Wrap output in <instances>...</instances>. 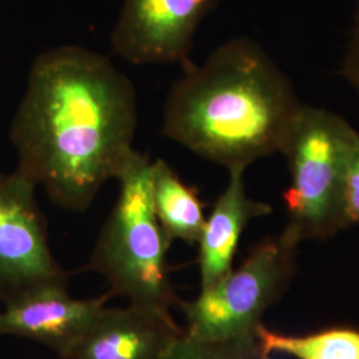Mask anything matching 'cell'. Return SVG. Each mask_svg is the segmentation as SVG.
Returning a JSON list of instances; mask_svg holds the SVG:
<instances>
[{
  "instance_id": "obj_8",
  "label": "cell",
  "mask_w": 359,
  "mask_h": 359,
  "mask_svg": "<svg viewBox=\"0 0 359 359\" xmlns=\"http://www.w3.org/2000/svg\"><path fill=\"white\" fill-rule=\"evenodd\" d=\"M111 294L76 299L67 283L31 290L6 304L0 311V337L13 335L50 347L60 358L88 330Z\"/></svg>"
},
{
  "instance_id": "obj_12",
  "label": "cell",
  "mask_w": 359,
  "mask_h": 359,
  "mask_svg": "<svg viewBox=\"0 0 359 359\" xmlns=\"http://www.w3.org/2000/svg\"><path fill=\"white\" fill-rule=\"evenodd\" d=\"M256 338L265 354H285L294 359H359V330L334 327L318 333L290 335L269 330L262 323Z\"/></svg>"
},
{
  "instance_id": "obj_11",
  "label": "cell",
  "mask_w": 359,
  "mask_h": 359,
  "mask_svg": "<svg viewBox=\"0 0 359 359\" xmlns=\"http://www.w3.org/2000/svg\"><path fill=\"white\" fill-rule=\"evenodd\" d=\"M151 175L154 212L168 238L198 244L206 221L198 191L185 184L163 158L151 164Z\"/></svg>"
},
{
  "instance_id": "obj_15",
  "label": "cell",
  "mask_w": 359,
  "mask_h": 359,
  "mask_svg": "<svg viewBox=\"0 0 359 359\" xmlns=\"http://www.w3.org/2000/svg\"><path fill=\"white\" fill-rule=\"evenodd\" d=\"M342 74L347 83L359 96V0L348 35V44L344 57Z\"/></svg>"
},
{
  "instance_id": "obj_10",
  "label": "cell",
  "mask_w": 359,
  "mask_h": 359,
  "mask_svg": "<svg viewBox=\"0 0 359 359\" xmlns=\"http://www.w3.org/2000/svg\"><path fill=\"white\" fill-rule=\"evenodd\" d=\"M224 192L206 218L198 240L201 290H206L231 269L238 243L248 224L271 213V206L250 198L245 187V169H231Z\"/></svg>"
},
{
  "instance_id": "obj_5",
  "label": "cell",
  "mask_w": 359,
  "mask_h": 359,
  "mask_svg": "<svg viewBox=\"0 0 359 359\" xmlns=\"http://www.w3.org/2000/svg\"><path fill=\"white\" fill-rule=\"evenodd\" d=\"M297 245L283 233L259 241L238 269L201 290L191 302L179 301L185 332L205 339L256 335L262 317L292 283Z\"/></svg>"
},
{
  "instance_id": "obj_7",
  "label": "cell",
  "mask_w": 359,
  "mask_h": 359,
  "mask_svg": "<svg viewBox=\"0 0 359 359\" xmlns=\"http://www.w3.org/2000/svg\"><path fill=\"white\" fill-rule=\"evenodd\" d=\"M219 0H124L112 52L132 65H192L193 39Z\"/></svg>"
},
{
  "instance_id": "obj_6",
  "label": "cell",
  "mask_w": 359,
  "mask_h": 359,
  "mask_svg": "<svg viewBox=\"0 0 359 359\" xmlns=\"http://www.w3.org/2000/svg\"><path fill=\"white\" fill-rule=\"evenodd\" d=\"M36 187L18 169L0 173V301L4 304L68 280L52 255Z\"/></svg>"
},
{
  "instance_id": "obj_4",
  "label": "cell",
  "mask_w": 359,
  "mask_h": 359,
  "mask_svg": "<svg viewBox=\"0 0 359 359\" xmlns=\"http://www.w3.org/2000/svg\"><path fill=\"white\" fill-rule=\"evenodd\" d=\"M357 133L341 116L302 107L281 152L290 172L283 193L287 224L283 234L297 246L344 231V177Z\"/></svg>"
},
{
  "instance_id": "obj_13",
  "label": "cell",
  "mask_w": 359,
  "mask_h": 359,
  "mask_svg": "<svg viewBox=\"0 0 359 359\" xmlns=\"http://www.w3.org/2000/svg\"><path fill=\"white\" fill-rule=\"evenodd\" d=\"M164 359H271L259 346L256 335L231 339H205L184 329Z\"/></svg>"
},
{
  "instance_id": "obj_1",
  "label": "cell",
  "mask_w": 359,
  "mask_h": 359,
  "mask_svg": "<svg viewBox=\"0 0 359 359\" xmlns=\"http://www.w3.org/2000/svg\"><path fill=\"white\" fill-rule=\"evenodd\" d=\"M136 127L135 87L107 56L77 46L47 50L31 65L13 116L16 169L56 205L86 212L135 151Z\"/></svg>"
},
{
  "instance_id": "obj_3",
  "label": "cell",
  "mask_w": 359,
  "mask_h": 359,
  "mask_svg": "<svg viewBox=\"0 0 359 359\" xmlns=\"http://www.w3.org/2000/svg\"><path fill=\"white\" fill-rule=\"evenodd\" d=\"M151 164L147 154L133 151L118 172L117 201L87 268L107 280L111 297L172 320L170 308L179 304L168 264L172 241L154 212Z\"/></svg>"
},
{
  "instance_id": "obj_9",
  "label": "cell",
  "mask_w": 359,
  "mask_h": 359,
  "mask_svg": "<svg viewBox=\"0 0 359 359\" xmlns=\"http://www.w3.org/2000/svg\"><path fill=\"white\" fill-rule=\"evenodd\" d=\"M181 332L173 318L133 305L105 306L60 359H164Z\"/></svg>"
},
{
  "instance_id": "obj_14",
  "label": "cell",
  "mask_w": 359,
  "mask_h": 359,
  "mask_svg": "<svg viewBox=\"0 0 359 359\" xmlns=\"http://www.w3.org/2000/svg\"><path fill=\"white\" fill-rule=\"evenodd\" d=\"M344 229L359 225V132L347 158L342 189Z\"/></svg>"
},
{
  "instance_id": "obj_2",
  "label": "cell",
  "mask_w": 359,
  "mask_h": 359,
  "mask_svg": "<svg viewBox=\"0 0 359 359\" xmlns=\"http://www.w3.org/2000/svg\"><path fill=\"white\" fill-rule=\"evenodd\" d=\"M304 104L266 51L233 38L203 65L182 68L168 92L163 135L231 169L281 154Z\"/></svg>"
}]
</instances>
